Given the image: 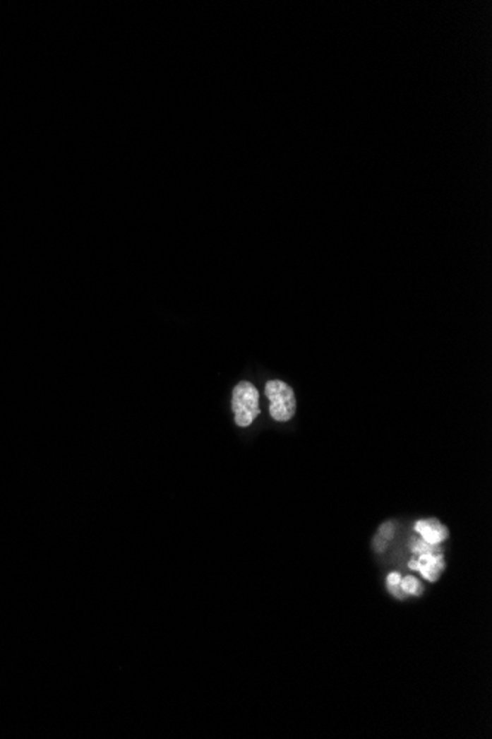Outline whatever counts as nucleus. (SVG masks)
I'll return each instance as SVG.
<instances>
[{
	"instance_id": "1",
	"label": "nucleus",
	"mask_w": 492,
	"mask_h": 739,
	"mask_svg": "<svg viewBox=\"0 0 492 739\" xmlns=\"http://www.w3.org/2000/svg\"><path fill=\"white\" fill-rule=\"evenodd\" d=\"M232 409L234 415V422L246 428L260 415V393L256 385L248 381H242L234 387L232 397Z\"/></svg>"
},
{
	"instance_id": "2",
	"label": "nucleus",
	"mask_w": 492,
	"mask_h": 739,
	"mask_svg": "<svg viewBox=\"0 0 492 739\" xmlns=\"http://www.w3.org/2000/svg\"><path fill=\"white\" fill-rule=\"evenodd\" d=\"M264 393L270 400V416L277 422L291 421L296 412V398L289 385L280 379L268 381Z\"/></svg>"
},
{
	"instance_id": "3",
	"label": "nucleus",
	"mask_w": 492,
	"mask_h": 739,
	"mask_svg": "<svg viewBox=\"0 0 492 739\" xmlns=\"http://www.w3.org/2000/svg\"><path fill=\"white\" fill-rule=\"evenodd\" d=\"M445 562L443 552H431V553H421L417 560H412L409 562V568L413 571H419L423 576V579L428 581H436L444 571Z\"/></svg>"
},
{
	"instance_id": "4",
	"label": "nucleus",
	"mask_w": 492,
	"mask_h": 739,
	"mask_svg": "<svg viewBox=\"0 0 492 739\" xmlns=\"http://www.w3.org/2000/svg\"><path fill=\"white\" fill-rule=\"evenodd\" d=\"M414 530L421 536V540L431 545H440L448 539V528L435 518L420 519L416 523Z\"/></svg>"
},
{
	"instance_id": "5",
	"label": "nucleus",
	"mask_w": 492,
	"mask_h": 739,
	"mask_svg": "<svg viewBox=\"0 0 492 739\" xmlns=\"http://www.w3.org/2000/svg\"><path fill=\"white\" fill-rule=\"evenodd\" d=\"M401 591L404 593H409V595H416L419 596L421 592H423V587L420 584V581L414 577V576H407V577H402L401 579Z\"/></svg>"
},
{
	"instance_id": "6",
	"label": "nucleus",
	"mask_w": 492,
	"mask_h": 739,
	"mask_svg": "<svg viewBox=\"0 0 492 739\" xmlns=\"http://www.w3.org/2000/svg\"><path fill=\"white\" fill-rule=\"evenodd\" d=\"M412 549L414 553H417V555H421V553H431V552H443L440 550L439 545H431L425 540L414 542V546Z\"/></svg>"
},
{
	"instance_id": "7",
	"label": "nucleus",
	"mask_w": 492,
	"mask_h": 739,
	"mask_svg": "<svg viewBox=\"0 0 492 739\" xmlns=\"http://www.w3.org/2000/svg\"><path fill=\"white\" fill-rule=\"evenodd\" d=\"M394 536V524L392 523H385L380 528V537H383L385 540L391 539V537Z\"/></svg>"
},
{
	"instance_id": "8",
	"label": "nucleus",
	"mask_w": 492,
	"mask_h": 739,
	"mask_svg": "<svg viewBox=\"0 0 492 739\" xmlns=\"http://www.w3.org/2000/svg\"><path fill=\"white\" fill-rule=\"evenodd\" d=\"M401 579H402V576L400 573H397V571H394V573H391L386 577L388 586L392 587V589H394V587H398L400 583H401Z\"/></svg>"
}]
</instances>
